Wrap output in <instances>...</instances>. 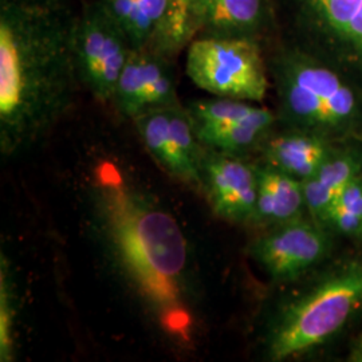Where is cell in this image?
<instances>
[{
	"label": "cell",
	"mask_w": 362,
	"mask_h": 362,
	"mask_svg": "<svg viewBox=\"0 0 362 362\" xmlns=\"http://www.w3.org/2000/svg\"><path fill=\"white\" fill-rule=\"evenodd\" d=\"M88 207L117 278L165 334L188 341L194 326L191 255L179 221L112 161L93 170Z\"/></svg>",
	"instance_id": "6da1fadb"
},
{
	"label": "cell",
	"mask_w": 362,
	"mask_h": 362,
	"mask_svg": "<svg viewBox=\"0 0 362 362\" xmlns=\"http://www.w3.org/2000/svg\"><path fill=\"white\" fill-rule=\"evenodd\" d=\"M76 19L59 4L1 0L0 152L25 153L69 112L79 83L73 52Z\"/></svg>",
	"instance_id": "7a4b0ae2"
},
{
	"label": "cell",
	"mask_w": 362,
	"mask_h": 362,
	"mask_svg": "<svg viewBox=\"0 0 362 362\" xmlns=\"http://www.w3.org/2000/svg\"><path fill=\"white\" fill-rule=\"evenodd\" d=\"M362 308V258L325 274L275 315L266 337V356L285 361L324 345Z\"/></svg>",
	"instance_id": "3957f363"
},
{
	"label": "cell",
	"mask_w": 362,
	"mask_h": 362,
	"mask_svg": "<svg viewBox=\"0 0 362 362\" xmlns=\"http://www.w3.org/2000/svg\"><path fill=\"white\" fill-rule=\"evenodd\" d=\"M282 113L294 129L324 134L349 128L358 101L349 85L333 71L300 54H287L275 67Z\"/></svg>",
	"instance_id": "277c9868"
},
{
	"label": "cell",
	"mask_w": 362,
	"mask_h": 362,
	"mask_svg": "<svg viewBox=\"0 0 362 362\" xmlns=\"http://www.w3.org/2000/svg\"><path fill=\"white\" fill-rule=\"evenodd\" d=\"M185 73L215 97L259 103L269 90L262 52L250 37H196L187 47Z\"/></svg>",
	"instance_id": "5b68a950"
},
{
	"label": "cell",
	"mask_w": 362,
	"mask_h": 362,
	"mask_svg": "<svg viewBox=\"0 0 362 362\" xmlns=\"http://www.w3.org/2000/svg\"><path fill=\"white\" fill-rule=\"evenodd\" d=\"M132 50L127 35L97 1L76 19L73 52L78 79L98 101L112 103Z\"/></svg>",
	"instance_id": "8992f818"
},
{
	"label": "cell",
	"mask_w": 362,
	"mask_h": 362,
	"mask_svg": "<svg viewBox=\"0 0 362 362\" xmlns=\"http://www.w3.org/2000/svg\"><path fill=\"white\" fill-rule=\"evenodd\" d=\"M145 148L169 173L202 191L204 146L181 105L155 109L133 119Z\"/></svg>",
	"instance_id": "52a82bcc"
},
{
	"label": "cell",
	"mask_w": 362,
	"mask_h": 362,
	"mask_svg": "<svg viewBox=\"0 0 362 362\" xmlns=\"http://www.w3.org/2000/svg\"><path fill=\"white\" fill-rule=\"evenodd\" d=\"M329 248L322 224L300 216L259 236L250 254L274 282H290L322 260Z\"/></svg>",
	"instance_id": "ba28073f"
},
{
	"label": "cell",
	"mask_w": 362,
	"mask_h": 362,
	"mask_svg": "<svg viewBox=\"0 0 362 362\" xmlns=\"http://www.w3.org/2000/svg\"><path fill=\"white\" fill-rule=\"evenodd\" d=\"M112 104L121 116L130 119L180 105L170 59L148 47L133 49L117 81Z\"/></svg>",
	"instance_id": "9c48e42d"
},
{
	"label": "cell",
	"mask_w": 362,
	"mask_h": 362,
	"mask_svg": "<svg viewBox=\"0 0 362 362\" xmlns=\"http://www.w3.org/2000/svg\"><path fill=\"white\" fill-rule=\"evenodd\" d=\"M202 192L221 219L252 221L258 196L257 168L239 156L206 148L202 160Z\"/></svg>",
	"instance_id": "30bf717a"
},
{
	"label": "cell",
	"mask_w": 362,
	"mask_h": 362,
	"mask_svg": "<svg viewBox=\"0 0 362 362\" xmlns=\"http://www.w3.org/2000/svg\"><path fill=\"white\" fill-rule=\"evenodd\" d=\"M332 152L324 134L300 129L270 137L263 146L266 164L299 181L311 177Z\"/></svg>",
	"instance_id": "8fae6325"
},
{
	"label": "cell",
	"mask_w": 362,
	"mask_h": 362,
	"mask_svg": "<svg viewBox=\"0 0 362 362\" xmlns=\"http://www.w3.org/2000/svg\"><path fill=\"white\" fill-rule=\"evenodd\" d=\"M199 35L250 37L266 18V0H194Z\"/></svg>",
	"instance_id": "7c38bea8"
},
{
	"label": "cell",
	"mask_w": 362,
	"mask_h": 362,
	"mask_svg": "<svg viewBox=\"0 0 362 362\" xmlns=\"http://www.w3.org/2000/svg\"><path fill=\"white\" fill-rule=\"evenodd\" d=\"M258 196L252 221L260 226H278L302 216L305 194L302 181L269 164L257 168Z\"/></svg>",
	"instance_id": "4fadbf2b"
},
{
	"label": "cell",
	"mask_w": 362,
	"mask_h": 362,
	"mask_svg": "<svg viewBox=\"0 0 362 362\" xmlns=\"http://www.w3.org/2000/svg\"><path fill=\"white\" fill-rule=\"evenodd\" d=\"M361 173L362 158L357 152L333 151L311 177L302 181L305 204L311 219L325 224L337 197Z\"/></svg>",
	"instance_id": "5bb4252c"
},
{
	"label": "cell",
	"mask_w": 362,
	"mask_h": 362,
	"mask_svg": "<svg viewBox=\"0 0 362 362\" xmlns=\"http://www.w3.org/2000/svg\"><path fill=\"white\" fill-rule=\"evenodd\" d=\"M299 1L315 26L362 58V0Z\"/></svg>",
	"instance_id": "9a60e30c"
},
{
	"label": "cell",
	"mask_w": 362,
	"mask_h": 362,
	"mask_svg": "<svg viewBox=\"0 0 362 362\" xmlns=\"http://www.w3.org/2000/svg\"><path fill=\"white\" fill-rule=\"evenodd\" d=\"M127 35L134 50L152 42L168 0H97Z\"/></svg>",
	"instance_id": "2e32d148"
},
{
	"label": "cell",
	"mask_w": 362,
	"mask_h": 362,
	"mask_svg": "<svg viewBox=\"0 0 362 362\" xmlns=\"http://www.w3.org/2000/svg\"><path fill=\"white\" fill-rule=\"evenodd\" d=\"M275 117L266 107H262L257 116L227 127L194 128L202 145L216 152L239 156L263 143L272 129Z\"/></svg>",
	"instance_id": "e0dca14e"
},
{
	"label": "cell",
	"mask_w": 362,
	"mask_h": 362,
	"mask_svg": "<svg viewBox=\"0 0 362 362\" xmlns=\"http://www.w3.org/2000/svg\"><path fill=\"white\" fill-rule=\"evenodd\" d=\"M199 37L194 0H168L148 49L172 59Z\"/></svg>",
	"instance_id": "ac0fdd59"
},
{
	"label": "cell",
	"mask_w": 362,
	"mask_h": 362,
	"mask_svg": "<svg viewBox=\"0 0 362 362\" xmlns=\"http://www.w3.org/2000/svg\"><path fill=\"white\" fill-rule=\"evenodd\" d=\"M185 109L192 119L194 128H216L252 118L262 110V106L243 100L215 97L194 101Z\"/></svg>",
	"instance_id": "d6986e66"
},
{
	"label": "cell",
	"mask_w": 362,
	"mask_h": 362,
	"mask_svg": "<svg viewBox=\"0 0 362 362\" xmlns=\"http://www.w3.org/2000/svg\"><path fill=\"white\" fill-rule=\"evenodd\" d=\"M16 293L13 269L4 252L0 254V361L15 358L16 336Z\"/></svg>",
	"instance_id": "ffe728a7"
},
{
	"label": "cell",
	"mask_w": 362,
	"mask_h": 362,
	"mask_svg": "<svg viewBox=\"0 0 362 362\" xmlns=\"http://www.w3.org/2000/svg\"><path fill=\"white\" fill-rule=\"evenodd\" d=\"M325 224L344 235L362 233V173L337 197Z\"/></svg>",
	"instance_id": "44dd1931"
},
{
	"label": "cell",
	"mask_w": 362,
	"mask_h": 362,
	"mask_svg": "<svg viewBox=\"0 0 362 362\" xmlns=\"http://www.w3.org/2000/svg\"><path fill=\"white\" fill-rule=\"evenodd\" d=\"M349 360L351 362H362V334L354 342L353 349L350 351Z\"/></svg>",
	"instance_id": "7402d4cb"
},
{
	"label": "cell",
	"mask_w": 362,
	"mask_h": 362,
	"mask_svg": "<svg viewBox=\"0 0 362 362\" xmlns=\"http://www.w3.org/2000/svg\"><path fill=\"white\" fill-rule=\"evenodd\" d=\"M42 1H46V3H52V4H59V1H62V0H42Z\"/></svg>",
	"instance_id": "603a6c76"
}]
</instances>
